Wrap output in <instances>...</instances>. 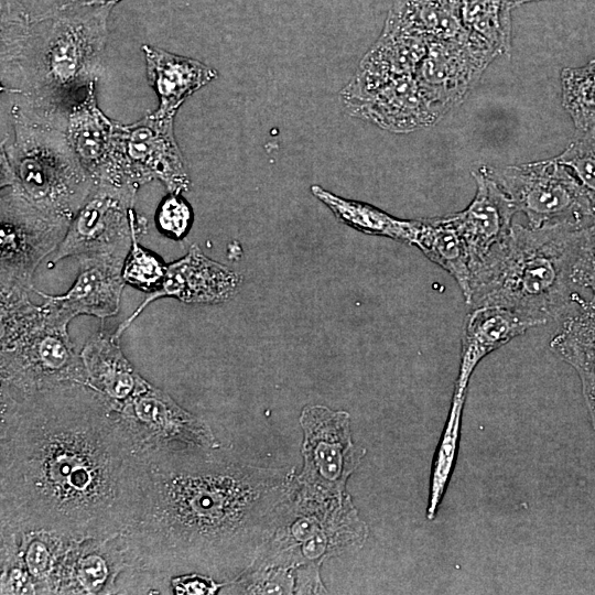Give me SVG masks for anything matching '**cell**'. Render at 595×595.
I'll return each mask as SVG.
<instances>
[{
	"label": "cell",
	"instance_id": "cell-1",
	"mask_svg": "<svg viewBox=\"0 0 595 595\" xmlns=\"http://www.w3.org/2000/svg\"><path fill=\"white\" fill-rule=\"evenodd\" d=\"M0 519L13 532L108 539L130 523L145 467L88 383L1 399Z\"/></svg>",
	"mask_w": 595,
	"mask_h": 595
},
{
	"label": "cell",
	"instance_id": "cell-2",
	"mask_svg": "<svg viewBox=\"0 0 595 595\" xmlns=\"http://www.w3.org/2000/svg\"><path fill=\"white\" fill-rule=\"evenodd\" d=\"M143 454L133 517L118 534L127 567L140 572L235 578L295 489L293 468L251 465L219 447Z\"/></svg>",
	"mask_w": 595,
	"mask_h": 595
},
{
	"label": "cell",
	"instance_id": "cell-3",
	"mask_svg": "<svg viewBox=\"0 0 595 595\" xmlns=\"http://www.w3.org/2000/svg\"><path fill=\"white\" fill-rule=\"evenodd\" d=\"M116 4H61L32 18L20 0H1L2 91L69 110L97 79Z\"/></svg>",
	"mask_w": 595,
	"mask_h": 595
},
{
	"label": "cell",
	"instance_id": "cell-4",
	"mask_svg": "<svg viewBox=\"0 0 595 595\" xmlns=\"http://www.w3.org/2000/svg\"><path fill=\"white\" fill-rule=\"evenodd\" d=\"M583 228L512 225L474 270L468 305L500 306L544 323L559 321L578 294L572 263Z\"/></svg>",
	"mask_w": 595,
	"mask_h": 595
},
{
	"label": "cell",
	"instance_id": "cell-5",
	"mask_svg": "<svg viewBox=\"0 0 595 595\" xmlns=\"http://www.w3.org/2000/svg\"><path fill=\"white\" fill-rule=\"evenodd\" d=\"M69 110L21 98L12 105L13 138L1 142V188L72 221L96 186L66 134Z\"/></svg>",
	"mask_w": 595,
	"mask_h": 595
},
{
	"label": "cell",
	"instance_id": "cell-6",
	"mask_svg": "<svg viewBox=\"0 0 595 595\" xmlns=\"http://www.w3.org/2000/svg\"><path fill=\"white\" fill-rule=\"evenodd\" d=\"M0 296L1 399L88 383L67 317L46 300L33 303L29 291H0Z\"/></svg>",
	"mask_w": 595,
	"mask_h": 595
},
{
	"label": "cell",
	"instance_id": "cell-7",
	"mask_svg": "<svg viewBox=\"0 0 595 595\" xmlns=\"http://www.w3.org/2000/svg\"><path fill=\"white\" fill-rule=\"evenodd\" d=\"M367 536L349 494L316 498L294 489L251 565L320 569L329 558L360 549Z\"/></svg>",
	"mask_w": 595,
	"mask_h": 595
},
{
	"label": "cell",
	"instance_id": "cell-8",
	"mask_svg": "<svg viewBox=\"0 0 595 595\" xmlns=\"http://www.w3.org/2000/svg\"><path fill=\"white\" fill-rule=\"evenodd\" d=\"M509 196L528 219L540 228L567 225L583 228L595 219V203L556 158L536 162L479 167Z\"/></svg>",
	"mask_w": 595,
	"mask_h": 595
},
{
	"label": "cell",
	"instance_id": "cell-9",
	"mask_svg": "<svg viewBox=\"0 0 595 595\" xmlns=\"http://www.w3.org/2000/svg\"><path fill=\"white\" fill-rule=\"evenodd\" d=\"M300 425L303 467L295 475L296 491L316 498L346 494L347 480L366 453L353 442L349 414L325 405H306Z\"/></svg>",
	"mask_w": 595,
	"mask_h": 595
},
{
	"label": "cell",
	"instance_id": "cell-10",
	"mask_svg": "<svg viewBox=\"0 0 595 595\" xmlns=\"http://www.w3.org/2000/svg\"><path fill=\"white\" fill-rule=\"evenodd\" d=\"M69 224L36 208L15 191L1 188L0 291L31 292L35 269L58 248Z\"/></svg>",
	"mask_w": 595,
	"mask_h": 595
},
{
	"label": "cell",
	"instance_id": "cell-11",
	"mask_svg": "<svg viewBox=\"0 0 595 595\" xmlns=\"http://www.w3.org/2000/svg\"><path fill=\"white\" fill-rule=\"evenodd\" d=\"M137 191L134 186L96 184L72 219L53 262L82 256L126 260L133 228L144 219L134 210Z\"/></svg>",
	"mask_w": 595,
	"mask_h": 595
},
{
	"label": "cell",
	"instance_id": "cell-12",
	"mask_svg": "<svg viewBox=\"0 0 595 595\" xmlns=\"http://www.w3.org/2000/svg\"><path fill=\"white\" fill-rule=\"evenodd\" d=\"M174 119H156L151 113L125 126L117 122L115 162L118 186L139 187L160 181L169 193L182 194L191 180L177 145Z\"/></svg>",
	"mask_w": 595,
	"mask_h": 595
},
{
	"label": "cell",
	"instance_id": "cell-13",
	"mask_svg": "<svg viewBox=\"0 0 595 595\" xmlns=\"http://www.w3.org/2000/svg\"><path fill=\"white\" fill-rule=\"evenodd\" d=\"M112 407L142 453L219 447L206 422L148 381L132 397Z\"/></svg>",
	"mask_w": 595,
	"mask_h": 595
},
{
	"label": "cell",
	"instance_id": "cell-14",
	"mask_svg": "<svg viewBox=\"0 0 595 595\" xmlns=\"http://www.w3.org/2000/svg\"><path fill=\"white\" fill-rule=\"evenodd\" d=\"M340 97L351 116L393 132L430 126L442 116L414 75H399L366 86L348 83Z\"/></svg>",
	"mask_w": 595,
	"mask_h": 595
},
{
	"label": "cell",
	"instance_id": "cell-15",
	"mask_svg": "<svg viewBox=\"0 0 595 595\" xmlns=\"http://www.w3.org/2000/svg\"><path fill=\"white\" fill-rule=\"evenodd\" d=\"M495 54L470 33L462 40H430L414 77L429 100L444 112L464 97Z\"/></svg>",
	"mask_w": 595,
	"mask_h": 595
},
{
	"label": "cell",
	"instance_id": "cell-16",
	"mask_svg": "<svg viewBox=\"0 0 595 595\" xmlns=\"http://www.w3.org/2000/svg\"><path fill=\"white\" fill-rule=\"evenodd\" d=\"M241 282L239 273L208 258L193 244L185 256L167 264L161 286L147 294L132 314L119 324L113 337L119 339L140 313L159 299L169 296L188 304H219L231 300Z\"/></svg>",
	"mask_w": 595,
	"mask_h": 595
},
{
	"label": "cell",
	"instance_id": "cell-17",
	"mask_svg": "<svg viewBox=\"0 0 595 595\" xmlns=\"http://www.w3.org/2000/svg\"><path fill=\"white\" fill-rule=\"evenodd\" d=\"M77 259L78 275L65 293L51 295L35 288L33 291L51 302L69 321L78 315L100 320L115 316L127 284L122 278L125 260L111 256H82Z\"/></svg>",
	"mask_w": 595,
	"mask_h": 595
},
{
	"label": "cell",
	"instance_id": "cell-18",
	"mask_svg": "<svg viewBox=\"0 0 595 595\" xmlns=\"http://www.w3.org/2000/svg\"><path fill=\"white\" fill-rule=\"evenodd\" d=\"M473 201L462 212L451 214L466 244L472 277L489 251L510 232L517 208L502 188L479 167Z\"/></svg>",
	"mask_w": 595,
	"mask_h": 595
},
{
	"label": "cell",
	"instance_id": "cell-19",
	"mask_svg": "<svg viewBox=\"0 0 595 595\" xmlns=\"http://www.w3.org/2000/svg\"><path fill=\"white\" fill-rule=\"evenodd\" d=\"M543 321L500 306L473 307L462 334L461 360L453 398L466 399L477 365L490 353Z\"/></svg>",
	"mask_w": 595,
	"mask_h": 595
},
{
	"label": "cell",
	"instance_id": "cell-20",
	"mask_svg": "<svg viewBox=\"0 0 595 595\" xmlns=\"http://www.w3.org/2000/svg\"><path fill=\"white\" fill-rule=\"evenodd\" d=\"M91 83L68 112L66 134L76 155L96 184L117 186L115 133L117 122L98 107Z\"/></svg>",
	"mask_w": 595,
	"mask_h": 595
},
{
	"label": "cell",
	"instance_id": "cell-21",
	"mask_svg": "<svg viewBox=\"0 0 595 595\" xmlns=\"http://www.w3.org/2000/svg\"><path fill=\"white\" fill-rule=\"evenodd\" d=\"M127 569L118 537L75 540L58 577L57 594L113 593L115 578Z\"/></svg>",
	"mask_w": 595,
	"mask_h": 595
},
{
	"label": "cell",
	"instance_id": "cell-22",
	"mask_svg": "<svg viewBox=\"0 0 595 595\" xmlns=\"http://www.w3.org/2000/svg\"><path fill=\"white\" fill-rule=\"evenodd\" d=\"M552 353L577 372L591 423L595 429V301L578 293L558 321Z\"/></svg>",
	"mask_w": 595,
	"mask_h": 595
},
{
	"label": "cell",
	"instance_id": "cell-23",
	"mask_svg": "<svg viewBox=\"0 0 595 595\" xmlns=\"http://www.w3.org/2000/svg\"><path fill=\"white\" fill-rule=\"evenodd\" d=\"M141 48L148 80L159 97V107L151 113L156 119H174L190 96L218 76L216 69L197 60L147 44Z\"/></svg>",
	"mask_w": 595,
	"mask_h": 595
},
{
	"label": "cell",
	"instance_id": "cell-24",
	"mask_svg": "<svg viewBox=\"0 0 595 595\" xmlns=\"http://www.w3.org/2000/svg\"><path fill=\"white\" fill-rule=\"evenodd\" d=\"M80 357L88 385L112 405L132 397L147 383L123 356L113 334L100 331L86 343Z\"/></svg>",
	"mask_w": 595,
	"mask_h": 595
},
{
	"label": "cell",
	"instance_id": "cell-25",
	"mask_svg": "<svg viewBox=\"0 0 595 595\" xmlns=\"http://www.w3.org/2000/svg\"><path fill=\"white\" fill-rule=\"evenodd\" d=\"M412 246L418 247L432 262L447 271L457 282L469 304L472 270L469 255L462 234L451 214L416 219Z\"/></svg>",
	"mask_w": 595,
	"mask_h": 595
},
{
	"label": "cell",
	"instance_id": "cell-26",
	"mask_svg": "<svg viewBox=\"0 0 595 595\" xmlns=\"http://www.w3.org/2000/svg\"><path fill=\"white\" fill-rule=\"evenodd\" d=\"M462 0H391L385 25L428 40H462L468 36L461 14Z\"/></svg>",
	"mask_w": 595,
	"mask_h": 595
},
{
	"label": "cell",
	"instance_id": "cell-27",
	"mask_svg": "<svg viewBox=\"0 0 595 595\" xmlns=\"http://www.w3.org/2000/svg\"><path fill=\"white\" fill-rule=\"evenodd\" d=\"M311 192L331 209L340 223L363 234L412 244L415 219L393 217L370 204L340 197L318 185H312Z\"/></svg>",
	"mask_w": 595,
	"mask_h": 595
},
{
	"label": "cell",
	"instance_id": "cell-28",
	"mask_svg": "<svg viewBox=\"0 0 595 595\" xmlns=\"http://www.w3.org/2000/svg\"><path fill=\"white\" fill-rule=\"evenodd\" d=\"M466 399L452 398L448 415L434 455L430 478L426 518L433 520L450 483L457 459L462 418Z\"/></svg>",
	"mask_w": 595,
	"mask_h": 595
},
{
	"label": "cell",
	"instance_id": "cell-29",
	"mask_svg": "<svg viewBox=\"0 0 595 595\" xmlns=\"http://www.w3.org/2000/svg\"><path fill=\"white\" fill-rule=\"evenodd\" d=\"M505 0H462L461 14L465 29L493 50H508L510 10Z\"/></svg>",
	"mask_w": 595,
	"mask_h": 595
},
{
	"label": "cell",
	"instance_id": "cell-30",
	"mask_svg": "<svg viewBox=\"0 0 595 595\" xmlns=\"http://www.w3.org/2000/svg\"><path fill=\"white\" fill-rule=\"evenodd\" d=\"M562 105L576 132L595 128V58L561 72Z\"/></svg>",
	"mask_w": 595,
	"mask_h": 595
},
{
	"label": "cell",
	"instance_id": "cell-31",
	"mask_svg": "<svg viewBox=\"0 0 595 595\" xmlns=\"http://www.w3.org/2000/svg\"><path fill=\"white\" fill-rule=\"evenodd\" d=\"M145 231L147 218L133 228L132 244L123 263L122 278L127 284L149 294L161 286L167 264L140 245L139 238Z\"/></svg>",
	"mask_w": 595,
	"mask_h": 595
},
{
	"label": "cell",
	"instance_id": "cell-32",
	"mask_svg": "<svg viewBox=\"0 0 595 595\" xmlns=\"http://www.w3.org/2000/svg\"><path fill=\"white\" fill-rule=\"evenodd\" d=\"M227 593L235 594H295L294 571L278 566L250 565L228 581Z\"/></svg>",
	"mask_w": 595,
	"mask_h": 595
},
{
	"label": "cell",
	"instance_id": "cell-33",
	"mask_svg": "<svg viewBox=\"0 0 595 595\" xmlns=\"http://www.w3.org/2000/svg\"><path fill=\"white\" fill-rule=\"evenodd\" d=\"M555 158L572 172L595 203V128L576 132L574 140Z\"/></svg>",
	"mask_w": 595,
	"mask_h": 595
},
{
	"label": "cell",
	"instance_id": "cell-34",
	"mask_svg": "<svg viewBox=\"0 0 595 595\" xmlns=\"http://www.w3.org/2000/svg\"><path fill=\"white\" fill-rule=\"evenodd\" d=\"M193 218L192 206L176 193H169L162 198L154 217L158 230L173 240H181L188 234Z\"/></svg>",
	"mask_w": 595,
	"mask_h": 595
},
{
	"label": "cell",
	"instance_id": "cell-35",
	"mask_svg": "<svg viewBox=\"0 0 595 595\" xmlns=\"http://www.w3.org/2000/svg\"><path fill=\"white\" fill-rule=\"evenodd\" d=\"M572 281L575 288L587 289L595 301V224L584 227L575 248L572 263Z\"/></svg>",
	"mask_w": 595,
	"mask_h": 595
},
{
	"label": "cell",
	"instance_id": "cell-36",
	"mask_svg": "<svg viewBox=\"0 0 595 595\" xmlns=\"http://www.w3.org/2000/svg\"><path fill=\"white\" fill-rule=\"evenodd\" d=\"M176 594H213L226 583L217 584L202 574L183 575L172 578Z\"/></svg>",
	"mask_w": 595,
	"mask_h": 595
},
{
	"label": "cell",
	"instance_id": "cell-37",
	"mask_svg": "<svg viewBox=\"0 0 595 595\" xmlns=\"http://www.w3.org/2000/svg\"><path fill=\"white\" fill-rule=\"evenodd\" d=\"M119 1L121 0H65L62 4L65 7H88L118 3Z\"/></svg>",
	"mask_w": 595,
	"mask_h": 595
},
{
	"label": "cell",
	"instance_id": "cell-38",
	"mask_svg": "<svg viewBox=\"0 0 595 595\" xmlns=\"http://www.w3.org/2000/svg\"><path fill=\"white\" fill-rule=\"evenodd\" d=\"M511 8L532 1H542V0H505Z\"/></svg>",
	"mask_w": 595,
	"mask_h": 595
},
{
	"label": "cell",
	"instance_id": "cell-39",
	"mask_svg": "<svg viewBox=\"0 0 595 595\" xmlns=\"http://www.w3.org/2000/svg\"><path fill=\"white\" fill-rule=\"evenodd\" d=\"M593 223L595 224V219H594V221H593Z\"/></svg>",
	"mask_w": 595,
	"mask_h": 595
}]
</instances>
